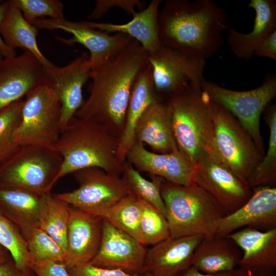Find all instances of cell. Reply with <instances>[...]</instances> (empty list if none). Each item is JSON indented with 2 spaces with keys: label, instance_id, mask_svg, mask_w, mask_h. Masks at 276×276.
Listing matches in <instances>:
<instances>
[{
  "label": "cell",
  "instance_id": "cb8c5ba5",
  "mask_svg": "<svg viewBox=\"0 0 276 276\" xmlns=\"http://www.w3.org/2000/svg\"><path fill=\"white\" fill-rule=\"evenodd\" d=\"M48 194L19 188H0V210L21 233L30 226L38 227Z\"/></svg>",
  "mask_w": 276,
  "mask_h": 276
},
{
  "label": "cell",
  "instance_id": "83f0119b",
  "mask_svg": "<svg viewBox=\"0 0 276 276\" xmlns=\"http://www.w3.org/2000/svg\"><path fill=\"white\" fill-rule=\"evenodd\" d=\"M9 1L8 11L0 28V34L5 44L13 50L20 48L30 52L45 67L54 65L39 49L36 39L38 30L29 23L21 11Z\"/></svg>",
  "mask_w": 276,
  "mask_h": 276
},
{
  "label": "cell",
  "instance_id": "484cf974",
  "mask_svg": "<svg viewBox=\"0 0 276 276\" xmlns=\"http://www.w3.org/2000/svg\"><path fill=\"white\" fill-rule=\"evenodd\" d=\"M241 249L239 266L276 270V228L261 231L243 227L227 236Z\"/></svg>",
  "mask_w": 276,
  "mask_h": 276
},
{
  "label": "cell",
  "instance_id": "603a6c76",
  "mask_svg": "<svg viewBox=\"0 0 276 276\" xmlns=\"http://www.w3.org/2000/svg\"><path fill=\"white\" fill-rule=\"evenodd\" d=\"M135 141L145 143L161 154L178 149L167 101L159 100L143 112L135 126Z\"/></svg>",
  "mask_w": 276,
  "mask_h": 276
},
{
  "label": "cell",
  "instance_id": "d4e9b609",
  "mask_svg": "<svg viewBox=\"0 0 276 276\" xmlns=\"http://www.w3.org/2000/svg\"><path fill=\"white\" fill-rule=\"evenodd\" d=\"M160 0H152L149 5L136 12L131 20L123 24L83 21L88 26L107 33H121L137 40L149 54L157 51L162 44L160 41L157 17Z\"/></svg>",
  "mask_w": 276,
  "mask_h": 276
},
{
  "label": "cell",
  "instance_id": "ba28073f",
  "mask_svg": "<svg viewBox=\"0 0 276 276\" xmlns=\"http://www.w3.org/2000/svg\"><path fill=\"white\" fill-rule=\"evenodd\" d=\"M60 118L61 103L55 90L48 82L40 85L24 100L15 142L53 148L60 133Z\"/></svg>",
  "mask_w": 276,
  "mask_h": 276
},
{
  "label": "cell",
  "instance_id": "b9f144b4",
  "mask_svg": "<svg viewBox=\"0 0 276 276\" xmlns=\"http://www.w3.org/2000/svg\"><path fill=\"white\" fill-rule=\"evenodd\" d=\"M230 276H275V272L269 270L238 266L231 272Z\"/></svg>",
  "mask_w": 276,
  "mask_h": 276
},
{
  "label": "cell",
  "instance_id": "e0dca14e",
  "mask_svg": "<svg viewBox=\"0 0 276 276\" xmlns=\"http://www.w3.org/2000/svg\"><path fill=\"white\" fill-rule=\"evenodd\" d=\"M252 190L243 205L221 220L216 236H227L243 227L261 231L276 228V188L264 186Z\"/></svg>",
  "mask_w": 276,
  "mask_h": 276
},
{
  "label": "cell",
  "instance_id": "8d00e7d4",
  "mask_svg": "<svg viewBox=\"0 0 276 276\" xmlns=\"http://www.w3.org/2000/svg\"><path fill=\"white\" fill-rule=\"evenodd\" d=\"M22 12L25 19L32 24L37 19L64 18V5L58 0H11Z\"/></svg>",
  "mask_w": 276,
  "mask_h": 276
},
{
  "label": "cell",
  "instance_id": "9c48e42d",
  "mask_svg": "<svg viewBox=\"0 0 276 276\" xmlns=\"http://www.w3.org/2000/svg\"><path fill=\"white\" fill-rule=\"evenodd\" d=\"M201 88L213 102L226 109L237 119L263 155L260 117L276 96L275 75L266 76L261 86L247 91L227 89L205 79L202 82Z\"/></svg>",
  "mask_w": 276,
  "mask_h": 276
},
{
  "label": "cell",
  "instance_id": "1f68e13d",
  "mask_svg": "<svg viewBox=\"0 0 276 276\" xmlns=\"http://www.w3.org/2000/svg\"><path fill=\"white\" fill-rule=\"evenodd\" d=\"M122 174V178L131 193L154 206L166 218V207L160 193L161 185L164 179L152 176V181L147 180L126 161L124 164Z\"/></svg>",
  "mask_w": 276,
  "mask_h": 276
},
{
  "label": "cell",
  "instance_id": "d6a6232c",
  "mask_svg": "<svg viewBox=\"0 0 276 276\" xmlns=\"http://www.w3.org/2000/svg\"><path fill=\"white\" fill-rule=\"evenodd\" d=\"M21 233L27 244L30 262H53L64 264L65 251L39 227L30 226Z\"/></svg>",
  "mask_w": 276,
  "mask_h": 276
},
{
  "label": "cell",
  "instance_id": "8fae6325",
  "mask_svg": "<svg viewBox=\"0 0 276 276\" xmlns=\"http://www.w3.org/2000/svg\"><path fill=\"white\" fill-rule=\"evenodd\" d=\"M158 97L167 100L190 86L201 87L205 61L162 46L148 55Z\"/></svg>",
  "mask_w": 276,
  "mask_h": 276
},
{
  "label": "cell",
  "instance_id": "52a82bcc",
  "mask_svg": "<svg viewBox=\"0 0 276 276\" xmlns=\"http://www.w3.org/2000/svg\"><path fill=\"white\" fill-rule=\"evenodd\" d=\"M62 164L52 148L20 146L0 165V188H14L51 193Z\"/></svg>",
  "mask_w": 276,
  "mask_h": 276
},
{
  "label": "cell",
  "instance_id": "7dc6e473",
  "mask_svg": "<svg viewBox=\"0 0 276 276\" xmlns=\"http://www.w3.org/2000/svg\"><path fill=\"white\" fill-rule=\"evenodd\" d=\"M25 276H34V275L32 274V271L29 269L26 271Z\"/></svg>",
  "mask_w": 276,
  "mask_h": 276
},
{
  "label": "cell",
  "instance_id": "d6986e66",
  "mask_svg": "<svg viewBox=\"0 0 276 276\" xmlns=\"http://www.w3.org/2000/svg\"><path fill=\"white\" fill-rule=\"evenodd\" d=\"M102 235V219L70 205L64 262L67 270L93 259Z\"/></svg>",
  "mask_w": 276,
  "mask_h": 276
},
{
  "label": "cell",
  "instance_id": "7bdbcfd3",
  "mask_svg": "<svg viewBox=\"0 0 276 276\" xmlns=\"http://www.w3.org/2000/svg\"><path fill=\"white\" fill-rule=\"evenodd\" d=\"M10 7V1H5L0 4V28ZM0 51L4 58L16 56L15 50L9 48L4 42L0 34Z\"/></svg>",
  "mask_w": 276,
  "mask_h": 276
},
{
  "label": "cell",
  "instance_id": "f1b7e54d",
  "mask_svg": "<svg viewBox=\"0 0 276 276\" xmlns=\"http://www.w3.org/2000/svg\"><path fill=\"white\" fill-rule=\"evenodd\" d=\"M142 200L131 193L97 217L105 220L140 242Z\"/></svg>",
  "mask_w": 276,
  "mask_h": 276
},
{
  "label": "cell",
  "instance_id": "74e56055",
  "mask_svg": "<svg viewBox=\"0 0 276 276\" xmlns=\"http://www.w3.org/2000/svg\"><path fill=\"white\" fill-rule=\"evenodd\" d=\"M145 2L140 0H98L95 7L88 17L89 20H97L102 17L111 8H120L128 14L133 15L135 9H144Z\"/></svg>",
  "mask_w": 276,
  "mask_h": 276
},
{
  "label": "cell",
  "instance_id": "836d02e7",
  "mask_svg": "<svg viewBox=\"0 0 276 276\" xmlns=\"http://www.w3.org/2000/svg\"><path fill=\"white\" fill-rule=\"evenodd\" d=\"M0 244L6 248L21 271L29 269L30 256L26 241L17 227L0 210Z\"/></svg>",
  "mask_w": 276,
  "mask_h": 276
},
{
  "label": "cell",
  "instance_id": "ee69618b",
  "mask_svg": "<svg viewBox=\"0 0 276 276\" xmlns=\"http://www.w3.org/2000/svg\"><path fill=\"white\" fill-rule=\"evenodd\" d=\"M26 271L20 270L11 257L0 265V276H25Z\"/></svg>",
  "mask_w": 276,
  "mask_h": 276
},
{
  "label": "cell",
  "instance_id": "6da1fadb",
  "mask_svg": "<svg viewBox=\"0 0 276 276\" xmlns=\"http://www.w3.org/2000/svg\"><path fill=\"white\" fill-rule=\"evenodd\" d=\"M157 23L163 46L205 61L221 48L229 29L227 13L212 0H167Z\"/></svg>",
  "mask_w": 276,
  "mask_h": 276
},
{
  "label": "cell",
  "instance_id": "c3c4849f",
  "mask_svg": "<svg viewBox=\"0 0 276 276\" xmlns=\"http://www.w3.org/2000/svg\"><path fill=\"white\" fill-rule=\"evenodd\" d=\"M4 58L1 51H0V62L3 60V59Z\"/></svg>",
  "mask_w": 276,
  "mask_h": 276
},
{
  "label": "cell",
  "instance_id": "f546056e",
  "mask_svg": "<svg viewBox=\"0 0 276 276\" xmlns=\"http://www.w3.org/2000/svg\"><path fill=\"white\" fill-rule=\"evenodd\" d=\"M266 109L265 121L269 129L268 150L247 182L251 189L276 181V105L269 104Z\"/></svg>",
  "mask_w": 276,
  "mask_h": 276
},
{
  "label": "cell",
  "instance_id": "ac0fdd59",
  "mask_svg": "<svg viewBox=\"0 0 276 276\" xmlns=\"http://www.w3.org/2000/svg\"><path fill=\"white\" fill-rule=\"evenodd\" d=\"M126 159L139 172L179 185L194 183V165L178 149L169 153H156L147 150L143 143L135 141Z\"/></svg>",
  "mask_w": 276,
  "mask_h": 276
},
{
  "label": "cell",
  "instance_id": "2e32d148",
  "mask_svg": "<svg viewBox=\"0 0 276 276\" xmlns=\"http://www.w3.org/2000/svg\"><path fill=\"white\" fill-rule=\"evenodd\" d=\"M47 82L45 67L30 52L0 62V111Z\"/></svg>",
  "mask_w": 276,
  "mask_h": 276
},
{
  "label": "cell",
  "instance_id": "ab89813d",
  "mask_svg": "<svg viewBox=\"0 0 276 276\" xmlns=\"http://www.w3.org/2000/svg\"><path fill=\"white\" fill-rule=\"evenodd\" d=\"M28 267L36 276H71L62 263L30 261Z\"/></svg>",
  "mask_w": 276,
  "mask_h": 276
},
{
  "label": "cell",
  "instance_id": "5b68a950",
  "mask_svg": "<svg viewBox=\"0 0 276 276\" xmlns=\"http://www.w3.org/2000/svg\"><path fill=\"white\" fill-rule=\"evenodd\" d=\"M178 150L194 165L207 153L213 123V101L201 87L190 86L167 100Z\"/></svg>",
  "mask_w": 276,
  "mask_h": 276
},
{
  "label": "cell",
  "instance_id": "4fadbf2b",
  "mask_svg": "<svg viewBox=\"0 0 276 276\" xmlns=\"http://www.w3.org/2000/svg\"><path fill=\"white\" fill-rule=\"evenodd\" d=\"M194 182L211 197L226 215L240 208L252 194L247 184L207 153L194 164Z\"/></svg>",
  "mask_w": 276,
  "mask_h": 276
},
{
  "label": "cell",
  "instance_id": "4dcf8cb0",
  "mask_svg": "<svg viewBox=\"0 0 276 276\" xmlns=\"http://www.w3.org/2000/svg\"><path fill=\"white\" fill-rule=\"evenodd\" d=\"M70 205L49 193L38 227L53 239L65 251Z\"/></svg>",
  "mask_w": 276,
  "mask_h": 276
},
{
  "label": "cell",
  "instance_id": "44dd1931",
  "mask_svg": "<svg viewBox=\"0 0 276 276\" xmlns=\"http://www.w3.org/2000/svg\"><path fill=\"white\" fill-rule=\"evenodd\" d=\"M248 6L256 12L252 31L244 34L229 28L227 36L231 52L236 57L245 60L250 59L258 45L276 31L275 1L251 0Z\"/></svg>",
  "mask_w": 276,
  "mask_h": 276
},
{
  "label": "cell",
  "instance_id": "d590c367",
  "mask_svg": "<svg viewBox=\"0 0 276 276\" xmlns=\"http://www.w3.org/2000/svg\"><path fill=\"white\" fill-rule=\"evenodd\" d=\"M24 100L11 104L0 111V165L19 148L14 133L20 121Z\"/></svg>",
  "mask_w": 276,
  "mask_h": 276
},
{
  "label": "cell",
  "instance_id": "7c38bea8",
  "mask_svg": "<svg viewBox=\"0 0 276 276\" xmlns=\"http://www.w3.org/2000/svg\"><path fill=\"white\" fill-rule=\"evenodd\" d=\"M33 25L39 30H61L73 35L66 39L55 36L57 40L67 45L79 43L90 52L91 70H95L114 57L125 49L133 39L121 33L114 35L92 28L83 21H73L62 18H39Z\"/></svg>",
  "mask_w": 276,
  "mask_h": 276
},
{
  "label": "cell",
  "instance_id": "4316f807",
  "mask_svg": "<svg viewBox=\"0 0 276 276\" xmlns=\"http://www.w3.org/2000/svg\"><path fill=\"white\" fill-rule=\"evenodd\" d=\"M242 252L228 236L204 238L196 248L191 266L201 272H230L239 266Z\"/></svg>",
  "mask_w": 276,
  "mask_h": 276
},
{
  "label": "cell",
  "instance_id": "30bf717a",
  "mask_svg": "<svg viewBox=\"0 0 276 276\" xmlns=\"http://www.w3.org/2000/svg\"><path fill=\"white\" fill-rule=\"evenodd\" d=\"M74 174L78 188L54 195L72 207L95 216L131 193L121 175L99 168H87Z\"/></svg>",
  "mask_w": 276,
  "mask_h": 276
},
{
  "label": "cell",
  "instance_id": "8992f818",
  "mask_svg": "<svg viewBox=\"0 0 276 276\" xmlns=\"http://www.w3.org/2000/svg\"><path fill=\"white\" fill-rule=\"evenodd\" d=\"M207 154L246 184L263 157L237 119L213 101L212 128Z\"/></svg>",
  "mask_w": 276,
  "mask_h": 276
},
{
  "label": "cell",
  "instance_id": "5bb4252c",
  "mask_svg": "<svg viewBox=\"0 0 276 276\" xmlns=\"http://www.w3.org/2000/svg\"><path fill=\"white\" fill-rule=\"evenodd\" d=\"M47 82L61 103V129L75 116L84 102L82 88L90 78L89 56L83 52L67 65L45 67Z\"/></svg>",
  "mask_w": 276,
  "mask_h": 276
},
{
  "label": "cell",
  "instance_id": "bcb514c9",
  "mask_svg": "<svg viewBox=\"0 0 276 276\" xmlns=\"http://www.w3.org/2000/svg\"><path fill=\"white\" fill-rule=\"evenodd\" d=\"M10 257L11 256L9 251L0 244V265Z\"/></svg>",
  "mask_w": 276,
  "mask_h": 276
},
{
  "label": "cell",
  "instance_id": "f6af8a7d",
  "mask_svg": "<svg viewBox=\"0 0 276 276\" xmlns=\"http://www.w3.org/2000/svg\"><path fill=\"white\" fill-rule=\"evenodd\" d=\"M231 272L204 273L200 272L194 267L191 266L179 276H230Z\"/></svg>",
  "mask_w": 276,
  "mask_h": 276
},
{
  "label": "cell",
  "instance_id": "9a60e30c",
  "mask_svg": "<svg viewBox=\"0 0 276 276\" xmlns=\"http://www.w3.org/2000/svg\"><path fill=\"white\" fill-rule=\"evenodd\" d=\"M147 250L145 246L133 237L102 219L100 247L89 263L96 266L143 274Z\"/></svg>",
  "mask_w": 276,
  "mask_h": 276
},
{
  "label": "cell",
  "instance_id": "7402d4cb",
  "mask_svg": "<svg viewBox=\"0 0 276 276\" xmlns=\"http://www.w3.org/2000/svg\"><path fill=\"white\" fill-rule=\"evenodd\" d=\"M159 100L161 99L156 93L148 63L139 74L132 88L118 148V156L122 164L126 161L127 154L135 142V128L139 120L150 105Z\"/></svg>",
  "mask_w": 276,
  "mask_h": 276
},
{
  "label": "cell",
  "instance_id": "f35d334b",
  "mask_svg": "<svg viewBox=\"0 0 276 276\" xmlns=\"http://www.w3.org/2000/svg\"><path fill=\"white\" fill-rule=\"evenodd\" d=\"M68 271L71 276H152L148 273H132L120 269L96 266L89 263L77 265Z\"/></svg>",
  "mask_w": 276,
  "mask_h": 276
},
{
  "label": "cell",
  "instance_id": "e575fe53",
  "mask_svg": "<svg viewBox=\"0 0 276 276\" xmlns=\"http://www.w3.org/2000/svg\"><path fill=\"white\" fill-rule=\"evenodd\" d=\"M142 200L140 242L144 246H153L170 237L169 226L162 214L149 203Z\"/></svg>",
  "mask_w": 276,
  "mask_h": 276
},
{
  "label": "cell",
  "instance_id": "3957f363",
  "mask_svg": "<svg viewBox=\"0 0 276 276\" xmlns=\"http://www.w3.org/2000/svg\"><path fill=\"white\" fill-rule=\"evenodd\" d=\"M119 142V137L104 124L74 116L61 129L52 148L62 158L57 181L68 174L91 167L121 175L124 164L118 156Z\"/></svg>",
  "mask_w": 276,
  "mask_h": 276
},
{
  "label": "cell",
  "instance_id": "60d3db41",
  "mask_svg": "<svg viewBox=\"0 0 276 276\" xmlns=\"http://www.w3.org/2000/svg\"><path fill=\"white\" fill-rule=\"evenodd\" d=\"M276 60V31L267 37L256 48L254 56Z\"/></svg>",
  "mask_w": 276,
  "mask_h": 276
},
{
  "label": "cell",
  "instance_id": "7a4b0ae2",
  "mask_svg": "<svg viewBox=\"0 0 276 276\" xmlns=\"http://www.w3.org/2000/svg\"><path fill=\"white\" fill-rule=\"evenodd\" d=\"M148 53L136 40L98 68L91 70L88 99L75 117L92 119L120 137L134 82L148 63Z\"/></svg>",
  "mask_w": 276,
  "mask_h": 276
},
{
  "label": "cell",
  "instance_id": "277c9868",
  "mask_svg": "<svg viewBox=\"0 0 276 276\" xmlns=\"http://www.w3.org/2000/svg\"><path fill=\"white\" fill-rule=\"evenodd\" d=\"M160 193L171 238L196 235L213 237L226 215L221 206L195 183L182 186L163 179Z\"/></svg>",
  "mask_w": 276,
  "mask_h": 276
},
{
  "label": "cell",
  "instance_id": "ffe728a7",
  "mask_svg": "<svg viewBox=\"0 0 276 276\" xmlns=\"http://www.w3.org/2000/svg\"><path fill=\"white\" fill-rule=\"evenodd\" d=\"M204 237L200 235L167 239L147 249L144 273L179 276L191 266L195 250Z\"/></svg>",
  "mask_w": 276,
  "mask_h": 276
}]
</instances>
